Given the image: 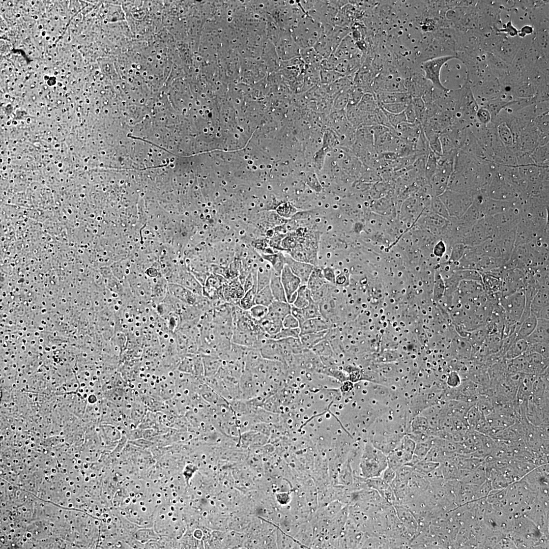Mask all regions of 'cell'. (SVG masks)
<instances>
[{
	"mask_svg": "<svg viewBox=\"0 0 549 549\" xmlns=\"http://www.w3.org/2000/svg\"><path fill=\"white\" fill-rule=\"evenodd\" d=\"M292 30L294 41L304 49L314 47L323 33V26L306 13Z\"/></svg>",
	"mask_w": 549,
	"mask_h": 549,
	"instance_id": "obj_1",
	"label": "cell"
},
{
	"mask_svg": "<svg viewBox=\"0 0 549 549\" xmlns=\"http://www.w3.org/2000/svg\"><path fill=\"white\" fill-rule=\"evenodd\" d=\"M388 467L387 456L373 444L367 443L360 463L362 477L365 479L380 477Z\"/></svg>",
	"mask_w": 549,
	"mask_h": 549,
	"instance_id": "obj_2",
	"label": "cell"
},
{
	"mask_svg": "<svg viewBox=\"0 0 549 549\" xmlns=\"http://www.w3.org/2000/svg\"><path fill=\"white\" fill-rule=\"evenodd\" d=\"M478 191L456 192L447 189L438 197L446 206L451 218H461L473 203Z\"/></svg>",
	"mask_w": 549,
	"mask_h": 549,
	"instance_id": "obj_3",
	"label": "cell"
},
{
	"mask_svg": "<svg viewBox=\"0 0 549 549\" xmlns=\"http://www.w3.org/2000/svg\"><path fill=\"white\" fill-rule=\"evenodd\" d=\"M522 218V207L517 201L515 202L514 205L508 211L486 217L493 229V238L516 229Z\"/></svg>",
	"mask_w": 549,
	"mask_h": 549,
	"instance_id": "obj_4",
	"label": "cell"
},
{
	"mask_svg": "<svg viewBox=\"0 0 549 549\" xmlns=\"http://www.w3.org/2000/svg\"><path fill=\"white\" fill-rule=\"evenodd\" d=\"M523 195L520 190L504 179L498 173L496 168L487 189L488 198L503 201H515Z\"/></svg>",
	"mask_w": 549,
	"mask_h": 549,
	"instance_id": "obj_5",
	"label": "cell"
},
{
	"mask_svg": "<svg viewBox=\"0 0 549 549\" xmlns=\"http://www.w3.org/2000/svg\"><path fill=\"white\" fill-rule=\"evenodd\" d=\"M457 59L456 56H443L424 61L421 65L425 73V78L438 90L447 91L449 88L444 86L441 81L440 74L442 67L449 61Z\"/></svg>",
	"mask_w": 549,
	"mask_h": 549,
	"instance_id": "obj_6",
	"label": "cell"
},
{
	"mask_svg": "<svg viewBox=\"0 0 549 549\" xmlns=\"http://www.w3.org/2000/svg\"><path fill=\"white\" fill-rule=\"evenodd\" d=\"M470 87L480 107L498 98L502 92L501 85L496 78L479 82Z\"/></svg>",
	"mask_w": 549,
	"mask_h": 549,
	"instance_id": "obj_7",
	"label": "cell"
},
{
	"mask_svg": "<svg viewBox=\"0 0 549 549\" xmlns=\"http://www.w3.org/2000/svg\"><path fill=\"white\" fill-rule=\"evenodd\" d=\"M526 305L525 291L521 289L512 294L505 296L502 300V306L507 313V320L509 324L519 322L523 315Z\"/></svg>",
	"mask_w": 549,
	"mask_h": 549,
	"instance_id": "obj_8",
	"label": "cell"
},
{
	"mask_svg": "<svg viewBox=\"0 0 549 549\" xmlns=\"http://www.w3.org/2000/svg\"><path fill=\"white\" fill-rule=\"evenodd\" d=\"M280 278L286 292L287 301L292 305L297 295V291L302 285L301 280L291 272L287 264L281 272Z\"/></svg>",
	"mask_w": 549,
	"mask_h": 549,
	"instance_id": "obj_9",
	"label": "cell"
},
{
	"mask_svg": "<svg viewBox=\"0 0 549 549\" xmlns=\"http://www.w3.org/2000/svg\"><path fill=\"white\" fill-rule=\"evenodd\" d=\"M225 299L227 303L238 306L245 292L239 277L227 280L222 287Z\"/></svg>",
	"mask_w": 549,
	"mask_h": 549,
	"instance_id": "obj_10",
	"label": "cell"
},
{
	"mask_svg": "<svg viewBox=\"0 0 549 549\" xmlns=\"http://www.w3.org/2000/svg\"><path fill=\"white\" fill-rule=\"evenodd\" d=\"M531 313L538 319L549 320V291L542 288L534 296L530 306Z\"/></svg>",
	"mask_w": 549,
	"mask_h": 549,
	"instance_id": "obj_11",
	"label": "cell"
},
{
	"mask_svg": "<svg viewBox=\"0 0 549 549\" xmlns=\"http://www.w3.org/2000/svg\"><path fill=\"white\" fill-rule=\"evenodd\" d=\"M515 201H503L486 198L480 204L483 218L508 211Z\"/></svg>",
	"mask_w": 549,
	"mask_h": 549,
	"instance_id": "obj_12",
	"label": "cell"
},
{
	"mask_svg": "<svg viewBox=\"0 0 549 549\" xmlns=\"http://www.w3.org/2000/svg\"><path fill=\"white\" fill-rule=\"evenodd\" d=\"M421 124L417 120L413 124L404 122L395 129L396 134L404 140L413 144L417 142L422 131Z\"/></svg>",
	"mask_w": 549,
	"mask_h": 549,
	"instance_id": "obj_13",
	"label": "cell"
},
{
	"mask_svg": "<svg viewBox=\"0 0 549 549\" xmlns=\"http://www.w3.org/2000/svg\"><path fill=\"white\" fill-rule=\"evenodd\" d=\"M286 263L291 272L300 279L302 285H306L315 266L310 263L296 260L289 256H286Z\"/></svg>",
	"mask_w": 549,
	"mask_h": 549,
	"instance_id": "obj_14",
	"label": "cell"
},
{
	"mask_svg": "<svg viewBox=\"0 0 549 549\" xmlns=\"http://www.w3.org/2000/svg\"><path fill=\"white\" fill-rule=\"evenodd\" d=\"M395 507L396 514L400 522L412 533H416L418 529V523L415 516L411 511L403 504H396Z\"/></svg>",
	"mask_w": 549,
	"mask_h": 549,
	"instance_id": "obj_15",
	"label": "cell"
},
{
	"mask_svg": "<svg viewBox=\"0 0 549 549\" xmlns=\"http://www.w3.org/2000/svg\"><path fill=\"white\" fill-rule=\"evenodd\" d=\"M300 329L301 335L329 331V321L322 317L309 319L300 325Z\"/></svg>",
	"mask_w": 549,
	"mask_h": 549,
	"instance_id": "obj_16",
	"label": "cell"
},
{
	"mask_svg": "<svg viewBox=\"0 0 549 549\" xmlns=\"http://www.w3.org/2000/svg\"><path fill=\"white\" fill-rule=\"evenodd\" d=\"M378 107L384 104L396 103H410L412 97L407 92H394L379 91L375 93Z\"/></svg>",
	"mask_w": 549,
	"mask_h": 549,
	"instance_id": "obj_17",
	"label": "cell"
},
{
	"mask_svg": "<svg viewBox=\"0 0 549 549\" xmlns=\"http://www.w3.org/2000/svg\"><path fill=\"white\" fill-rule=\"evenodd\" d=\"M526 340L528 345L538 343L549 344V320L538 319L535 330Z\"/></svg>",
	"mask_w": 549,
	"mask_h": 549,
	"instance_id": "obj_18",
	"label": "cell"
},
{
	"mask_svg": "<svg viewBox=\"0 0 549 549\" xmlns=\"http://www.w3.org/2000/svg\"><path fill=\"white\" fill-rule=\"evenodd\" d=\"M273 273V269L271 265L263 259L257 270L258 292L270 286Z\"/></svg>",
	"mask_w": 549,
	"mask_h": 549,
	"instance_id": "obj_19",
	"label": "cell"
},
{
	"mask_svg": "<svg viewBox=\"0 0 549 549\" xmlns=\"http://www.w3.org/2000/svg\"><path fill=\"white\" fill-rule=\"evenodd\" d=\"M291 305L288 302L274 301L268 307V314L266 317L283 321L287 316L291 314Z\"/></svg>",
	"mask_w": 549,
	"mask_h": 549,
	"instance_id": "obj_20",
	"label": "cell"
},
{
	"mask_svg": "<svg viewBox=\"0 0 549 549\" xmlns=\"http://www.w3.org/2000/svg\"><path fill=\"white\" fill-rule=\"evenodd\" d=\"M538 318L531 313L517 327V334L515 340H526L535 330Z\"/></svg>",
	"mask_w": 549,
	"mask_h": 549,
	"instance_id": "obj_21",
	"label": "cell"
},
{
	"mask_svg": "<svg viewBox=\"0 0 549 549\" xmlns=\"http://www.w3.org/2000/svg\"><path fill=\"white\" fill-rule=\"evenodd\" d=\"M202 359L204 373L207 377H211L217 374L222 366V361L217 355L203 354Z\"/></svg>",
	"mask_w": 549,
	"mask_h": 549,
	"instance_id": "obj_22",
	"label": "cell"
},
{
	"mask_svg": "<svg viewBox=\"0 0 549 549\" xmlns=\"http://www.w3.org/2000/svg\"><path fill=\"white\" fill-rule=\"evenodd\" d=\"M300 57L308 67L319 69L323 58L313 48L301 49Z\"/></svg>",
	"mask_w": 549,
	"mask_h": 549,
	"instance_id": "obj_23",
	"label": "cell"
},
{
	"mask_svg": "<svg viewBox=\"0 0 549 549\" xmlns=\"http://www.w3.org/2000/svg\"><path fill=\"white\" fill-rule=\"evenodd\" d=\"M275 301L288 302L286 292L282 284L280 275L273 270L269 286Z\"/></svg>",
	"mask_w": 549,
	"mask_h": 549,
	"instance_id": "obj_24",
	"label": "cell"
},
{
	"mask_svg": "<svg viewBox=\"0 0 549 549\" xmlns=\"http://www.w3.org/2000/svg\"><path fill=\"white\" fill-rule=\"evenodd\" d=\"M497 132L498 138L503 145L512 150L515 145V138L509 126L505 123L499 124L497 126Z\"/></svg>",
	"mask_w": 549,
	"mask_h": 549,
	"instance_id": "obj_25",
	"label": "cell"
},
{
	"mask_svg": "<svg viewBox=\"0 0 549 549\" xmlns=\"http://www.w3.org/2000/svg\"><path fill=\"white\" fill-rule=\"evenodd\" d=\"M549 143L539 145L531 154L534 163L538 166L549 168Z\"/></svg>",
	"mask_w": 549,
	"mask_h": 549,
	"instance_id": "obj_26",
	"label": "cell"
},
{
	"mask_svg": "<svg viewBox=\"0 0 549 549\" xmlns=\"http://www.w3.org/2000/svg\"><path fill=\"white\" fill-rule=\"evenodd\" d=\"M313 301L312 292L307 285H301L297 291L296 299L292 305L296 308L304 309Z\"/></svg>",
	"mask_w": 549,
	"mask_h": 549,
	"instance_id": "obj_27",
	"label": "cell"
},
{
	"mask_svg": "<svg viewBox=\"0 0 549 549\" xmlns=\"http://www.w3.org/2000/svg\"><path fill=\"white\" fill-rule=\"evenodd\" d=\"M356 106L361 111L369 114L375 113L379 109L375 94L370 93H366Z\"/></svg>",
	"mask_w": 549,
	"mask_h": 549,
	"instance_id": "obj_28",
	"label": "cell"
},
{
	"mask_svg": "<svg viewBox=\"0 0 549 549\" xmlns=\"http://www.w3.org/2000/svg\"><path fill=\"white\" fill-rule=\"evenodd\" d=\"M326 284L327 283L323 277L322 270L315 266L308 279L306 285L308 288L311 292H314L321 288Z\"/></svg>",
	"mask_w": 549,
	"mask_h": 549,
	"instance_id": "obj_29",
	"label": "cell"
},
{
	"mask_svg": "<svg viewBox=\"0 0 549 549\" xmlns=\"http://www.w3.org/2000/svg\"><path fill=\"white\" fill-rule=\"evenodd\" d=\"M260 323L263 331L270 337L277 334L284 328L283 321L267 317L260 320Z\"/></svg>",
	"mask_w": 549,
	"mask_h": 549,
	"instance_id": "obj_30",
	"label": "cell"
},
{
	"mask_svg": "<svg viewBox=\"0 0 549 549\" xmlns=\"http://www.w3.org/2000/svg\"><path fill=\"white\" fill-rule=\"evenodd\" d=\"M328 331L319 333L308 334L301 335L300 339L302 344L305 348H313L321 342L325 338Z\"/></svg>",
	"mask_w": 549,
	"mask_h": 549,
	"instance_id": "obj_31",
	"label": "cell"
},
{
	"mask_svg": "<svg viewBox=\"0 0 549 549\" xmlns=\"http://www.w3.org/2000/svg\"><path fill=\"white\" fill-rule=\"evenodd\" d=\"M262 259L272 266L274 271L280 275L286 263V256L282 254L263 256Z\"/></svg>",
	"mask_w": 549,
	"mask_h": 549,
	"instance_id": "obj_32",
	"label": "cell"
},
{
	"mask_svg": "<svg viewBox=\"0 0 549 549\" xmlns=\"http://www.w3.org/2000/svg\"><path fill=\"white\" fill-rule=\"evenodd\" d=\"M437 157L430 150L427 155L425 168V177L428 182L437 171Z\"/></svg>",
	"mask_w": 549,
	"mask_h": 549,
	"instance_id": "obj_33",
	"label": "cell"
},
{
	"mask_svg": "<svg viewBox=\"0 0 549 549\" xmlns=\"http://www.w3.org/2000/svg\"><path fill=\"white\" fill-rule=\"evenodd\" d=\"M258 292L257 285L245 292L241 299L239 306L243 310L248 311L256 305V299Z\"/></svg>",
	"mask_w": 549,
	"mask_h": 549,
	"instance_id": "obj_34",
	"label": "cell"
},
{
	"mask_svg": "<svg viewBox=\"0 0 549 549\" xmlns=\"http://www.w3.org/2000/svg\"><path fill=\"white\" fill-rule=\"evenodd\" d=\"M275 301L269 286L258 291L256 295V305L268 307Z\"/></svg>",
	"mask_w": 549,
	"mask_h": 549,
	"instance_id": "obj_35",
	"label": "cell"
},
{
	"mask_svg": "<svg viewBox=\"0 0 549 549\" xmlns=\"http://www.w3.org/2000/svg\"><path fill=\"white\" fill-rule=\"evenodd\" d=\"M367 93H369V92L366 88L361 87L353 86L349 91V102L348 106H357L363 96Z\"/></svg>",
	"mask_w": 549,
	"mask_h": 549,
	"instance_id": "obj_36",
	"label": "cell"
},
{
	"mask_svg": "<svg viewBox=\"0 0 549 549\" xmlns=\"http://www.w3.org/2000/svg\"><path fill=\"white\" fill-rule=\"evenodd\" d=\"M334 286L327 283L318 290L312 292L313 300L317 303L319 304L325 299L329 297L333 294L334 291L335 287Z\"/></svg>",
	"mask_w": 549,
	"mask_h": 549,
	"instance_id": "obj_37",
	"label": "cell"
},
{
	"mask_svg": "<svg viewBox=\"0 0 549 549\" xmlns=\"http://www.w3.org/2000/svg\"><path fill=\"white\" fill-rule=\"evenodd\" d=\"M439 467L438 462L423 459L413 467L414 470L427 476Z\"/></svg>",
	"mask_w": 549,
	"mask_h": 549,
	"instance_id": "obj_38",
	"label": "cell"
},
{
	"mask_svg": "<svg viewBox=\"0 0 549 549\" xmlns=\"http://www.w3.org/2000/svg\"><path fill=\"white\" fill-rule=\"evenodd\" d=\"M430 205L433 213L447 220H450L451 218L446 207L439 197H433Z\"/></svg>",
	"mask_w": 549,
	"mask_h": 549,
	"instance_id": "obj_39",
	"label": "cell"
},
{
	"mask_svg": "<svg viewBox=\"0 0 549 549\" xmlns=\"http://www.w3.org/2000/svg\"><path fill=\"white\" fill-rule=\"evenodd\" d=\"M345 77L334 70H320V79L321 84L330 85L341 78Z\"/></svg>",
	"mask_w": 549,
	"mask_h": 549,
	"instance_id": "obj_40",
	"label": "cell"
},
{
	"mask_svg": "<svg viewBox=\"0 0 549 549\" xmlns=\"http://www.w3.org/2000/svg\"><path fill=\"white\" fill-rule=\"evenodd\" d=\"M528 346V344L526 340H515L514 344L508 352V357L509 358L518 357V355L526 352Z\"/></svg>",
	"mask_w": 549,
	"mask_h": 549,
	"instance_id": "obj_41",
	"label": "cell"
},
{
	"mask_svg": "<svg viewBox=\"0 0 549 549\" xmlns=\"http://www.w3.org/2000/svg\"><path fill=\"white\" fill-rule=\"evenodd\" d=\"M409 103H396L380 105L379 108L390 114H399L404 113Z\"/></svg>",
	"mask_w": 549,
	"mask_h": 549,
	"instance_id": "obj_42",
	"label": "cell"
},
{
	"mask_svg": "<svg viewBox=\"0 0 549 549\" xmlns=\"http://www.w3.org/2000/svg\"><path fill=\"white\" fill-rule=\"evenodd\" d=\"M247 312L252 318L260 321L268 315V307L256 305L248 310Z\"/></svg>",
	"mask_w": 549,
	"mask_h": 549,
	"instance_id": "obj_43",
	"label": "cell"
},
{
	"mask_svg": "<svg viewBox=\"0 0 549 549\" xmlns=\"http://www.w3.org/2000/svg\"><path fill=\"white\" fill-rule=\"evenodd\" d=\"M466 246L462 243H456L453 245L450 256L449 262L451 263H458L462 258Z\"/></svg>",
	"mask_w": 549,
	"mask_h": 549,
	"instance_id": "obj_44",
	"label": "cell"
},
{
	"mask_svg": "<svg viewBox=\"0 0 549 549\" xmlns=\"http://www.w3.org/2000/svg\"><path fill=\"white\" fill-rule=\"evenodd\" d=\"M300 335L301 330L300 328L296 329L283 328L279 333L274 336L270 337V338L275 340L289 338H300Z\"/></svg>",
	"mask_w": 549,
	"mask_h": 549,
	"instance_id": "obj_45",
	"label": "cell"
},
{
	"mask_svg": "<svg viewBox=\"0 0 549 549\" xmlns=\"http://www.w3.org/2000/svg\"><path fill=\"white\" fill-rule=\"evenodd\" d=\"M303 310L306 320L322 317L319 305L314 301Z\"/></svg>",
	"mask_w": 549,
	"mask_h": 549,
	"instance_id": "obj_46",
	"label": "cell"
},
{
	"mask_svg": "<svg viewBox=\"0 0 549 549\" xmlns=\"http://www.w3.org/2000/svg\"><path fill=\"white\" fill-rule=\"evenodd\" d=\"M383 112L385 115H386L391 127L394 130L399 125L404 122H406V118L405 112L399 114H390L384 111H383Z\"/></svg>",
	"mask_w": 549,
	"mask_h": 549,
	"instance_id": "obj_47",
	"label": "cell"
},
{
	"mask_svg": "<svg viewBox=\"0 0 549 549\" xmlns=\"http://www.w3.org/2000/svg\"><path fill=\"white\" fill-rule=\"evenodd\" d=\"M349 91L340 93L334 102L333 108L336 111H341L347 107L349 102Z\"/></svg>",
	"mask_w": 549,
	"mask_h": 549,
	"instance_id": "obj_48",
	"label": "cell"
},
{
	"mask_svg": "<svg viewBox=\"0 0 549 549\" xmlns=\"http://www.w3.org/2000/svg\"><path fill=\"white\" fill-rule=\"evenodd\" d=\"M432 447V443L431 442L423 441L417 444L415 446L414 454L419 457L421 459H424L431 448Z\"/></svg>",
	"mask_w": 549,
	"mask_h": 549,
	"instance_id": "obj_49",
	"label": "cell"
},
{
	"mask_svg": "<svg viewBox=\"0 0 549 549\" xmlns=\"http://www.w3.org/2000/svg\"><path fill=\"white\" fill-rule=\"evenodd\" d=\"M477 120L480 124L487 125L492 121V116L488 110L480 107L476 114Z\"/></svg>",
	"mask_w": 549,
	"mask_h": 549,
	"instance_id": "obj_50",
	"label": "cell"
},
{
	"mask_svg": "<svg viewBox=\"0 0 549 549\" xmlns=\"http://www.w3.org/2000/svg\"><path fill=\"white\" fill-rule=\"evenodd\" d=\"M284 328L296 329L300 328V323L297 319L291 314L287 316L283 320Z\"/></svg>",
	"mask_w": 549,
	"mask_h": 549,
	"instance_id": "obj_51",
	"label": "cell"
},
{
	"mask_svg": "<svg viewBox=\"0 0 549 549\" xmlns=\"http://www.w3.org/2000/svg\"><path fill=\"white\" fill-rule=\"evenodd\" d=\"M322 272L326 283L335 286L336 276L334 270L327 267L322 270Z\"/></svg>",
	"mask_w": 549,
	"mask_h": 549,
	"instance_id": "obj_52",
	"label": "cell"
},
{
	"mask_svg": "<svg viewBox=\"0 0 549 549\" xmlns=\"http://www.w3.org/2000/svg\"><path fill=\"white\" fill-rule=\"evenodd\" d=\"M405 114L406 118V122L413 124L417 120L416 113H415L411 102L405 110Z\"/></svg>",
	"mask_w": 549,
	"mask_h": 549,
	"instance_id": "obj_53",
	"label": "cell"
},
{
	"mask_svg": "<svg viewBox=\"0 0 549 549\" xmlns=\"http://www.w3.org/2000/svg\"><path fill=\"white\" fill-rule=\"evenodd\" d=\"M445 289H446V284H445L441 275L439 274H436L435 283V291L436 295L437 296L442 295Z\"/></svg>",
	"mask_w": 549,
	"mask_h": 549,
	"instance_id": "obj_54",
	"label": "cell"
},
{
	"mask_svg": "<svg viewBox=\"0 0 549 549\" xmlns=\"http://www.w3.org/2000/svg\"><path fill=\"white\" fill-rule=\"evenodd\" d=\"M396 471L388 467L384 470L380 477L384 481L390 486L396 477Z\"/></svg>",
	"mask_w": 549,
	"mask_h": 549,
	"instance_id": "obj_55",
	"label": "cell"
},
{
	"mask_svg": "<svg viewBox=\"0 0 549 549\" xmlns=\"http://www.w3.org/2000/svg\"><path fill=\"white\" fill-rule=\"evenodd\" d=\"M499 32L506 33L507 35H509L511 37H514L518 36L519 31L513 25L512 22L510 21L506 24V27H504L499 29Z\"/></svg>",
	"mask_w": 549,
	"mask_h": 549,
	"instance_id": "obj_56",
	"label": "cell"
},
{
	"mask_svg": "<svg viewBox=\"0 0 549 549\" xmlns=\"http://www.w3.org/2000/svg\"><path fill=\"white\" fill-rule=\"evenodd\" d=\"M446 244L442 240L438 242L433 249L434 255L438 258L443 257L444 254L446 253Z\"/></svg>",
	"mask_w": 549,
	"mask_h": 549,
	"instance_id": "obj_57",
	"label": "cell"
},
{
	"mask_svg": "<svg viewBox=\"0 0 549 549\" xmlns=\"http://www.w3.org/2000/svg\"><path fill=\"white\" fill-rule=\"evenodd\" d=\"M291 314L298 319L300 325L306 320L303 309L296 308L291 305Z\"/></svg>",
	"mask_w": 549,
	"mask_h": 549,
	"instance_id": "obj_58",
	"label": "cell"
},
{
	"mask_svg": "<svg viewBox=\"0 0 549 549\" xmlns=\"http://www.w3.org/2000/svg\"><path fill=\"white\" fill-rule=\"evenodd\" d=\"M277 211L279 214L285 217H289L290 215L293 214V207L289 204L281 206Z\"/></svg>",
	"mask_w": 549,
	"mask_h": 549,
	"instance_id": "obj_59",
	"label": "cell"
},
{
	"mask_svg": "<svg viewBox=\"0 0 549 549\" xmlns=\"http://www.w3.org/2000/svg\"><path fill=\"white\" fill-rule=\"evenodd\" d=\"M534 32V28L533 27L529 25L523 27L520 31H519L518 36L519 38L523 39L527 35H530Z\"/></svg>",
	"mask_w": 549,
	"mask_h": 549,
	"instance_id": "obj_60",
	"label": "cell"
},
{
	"mask_svg": "<svg viewBox=\"0 0 549 549\" xmlns=\"http://www.w3.org/2000/svg\"><path fill=\"white\" fill-rule=\"evenodd\" d=\"M346 276L343 274H340L336 276V285L342 286L346 283Z\"/></svg>",
	"mask_w": 549,
	"mask_h": 549,
	"instance_id": "obj_61",
	"label": "cell"
}]
</instances>
